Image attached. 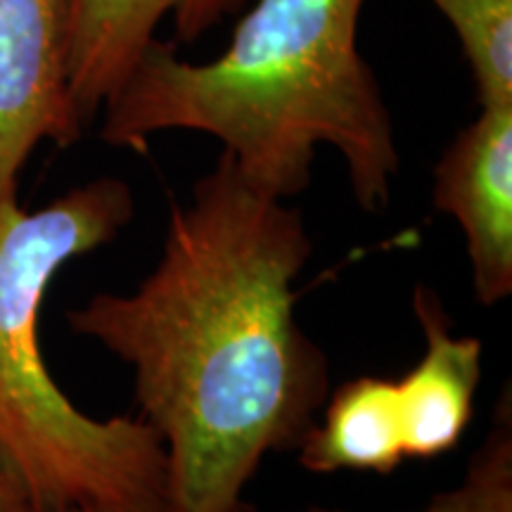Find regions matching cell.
I'll list each match as a JSON object with an SVG mask.
<instances>
[{
  "label": "cell",
  "instance_id": "6da1fadb",
  "mask_svg": "<svg viewBox=\"0 0 512 512\" xmlns=\"http://www.w3.org/2000/svg\"><path fill=\"white\" fill-rule=\"evenodd\" d=\"M313 254L302 211L249 183L228 152L174 207L133 292L67 313L133 370L162 437L169 512H259L242 494L268 453L292 451L330 396V361L294 313Z\"/></svg>",
  "mask_w": 512,
  "mask_h": 512
},
{
  "label": "cell",
  "instance_id": "7a4b0ae2",
  "mask_svg": "<svg viewBox=\"0 0 512 512\" xmlns=\"http://www.w3.org/2000/svg\"><path fill=\"white\" fill-rule=\"evenodd\" d=\"M363 3L259 0L209 62L183 60L176 43L155 38L100 110V138L145 155L155 133H204L278 200L309 188L318 147H335L358 207L380 214L401 157L356 43Z\"/></svg>",
  "mask_w": 512,
  "mask_h": 512
},
{
  "label": "cell",
  "instance_id": "3957f363",
  "mask_svg": "<svg viewBox=\"0 0 512 512\" xmlns=\"http://www.w3.org/2000/svg\"><path fill=\"white\" fill-rule=\"evenodd\" d=\"M128 183L102 176L46 207L0 209V456L48 512H169V463L155 427L81 413L50 375L38 316L53 278L131 223Z\"/></svg>",
  "mask_w": 512,
  "mask_h": 512
},
{
  "label": "cell",
  "instance_id": "277c9868",
  "mask_svg": "<svg viewBox=\"0 0 512 512\" xmlns=\"http://www.w3.org/2000/svg\"><path fill=\"white\" fill-rule=\"evenodd\" d=\"M86 124L69 86L67 0H0V209L41 143L69 147Z\"/></svg>",
  "mask_w": 512,
  "mask_h": 512
},
{
  "label": "cell",
  "instance_id": "5b68a950",
  "mask_svg": "<svg viewBox=\"0 0 512 512\" xmlns=\"http://www.w3.org/2000/svg\"><path fill=\"white\" fill-rule=\"evenodd\" d=\"M434 207L465 235L475 297L496 306L512 294V105L482 107L434 169Z\"/></svg>",
  "mask_w": 512,
  "mask_h": 512
},
{
  "label": "cell",
  "instance_id": "8992f818",
  "mask_svg": "<svg viewBox=\"0 0 512 512\" xmlns=\"http://www.w3.org/2000/svg\"><path fill=\"white\" fill-rule=\"evenodd\" d=\"M245 0H67L69 86L86 128L126 81L138 57L174 19L176 38L195 43Z\"/></svg>",
  "mask_w": 512,
  "mask_h": 512
},
{
  "label": "cell",
  "instance_id": "52a82bcc",
  "mask_svg": "<svg viewBox=\"0 0 512 512\" xmlns=\"http://www.w3.org/2000/svg\"><path fill=\"white\" fill-rule=\"evenodd\" d=\"M413 311L425 337V354L396 382V403L406 460H432L453 451L470 427L482 382V342L453 335L432 287H415Z\"/></svg>",
  "mask_w": 512,
  "mask_h": 512
},
{
  "label": "cell",
  "instance_id": "ba28073f",
  "mask_svg": "<svg viewBox=\"0 0 512 512\" xmlns=\"http://www.w3.org/2000/svg\"><path fill=\"white\" fill-rule=\"evenodd\" d=\"M299 463L316 475L339 470L392 475L403 460L396 382L363 375L328 396L323 420L297 446Z\"/></svg>",
  "mask_w": 512,
  "mask_h": 512
},
{
  "label": "cell",
  "instance_id": "9c48e42d",
  "mask_svg": "<svg viewBox=\"0 0 512 512\" xmlns=\"http://www.w3.org/2000/svg\"><path fill=\"white\" fill-rule=\"evenodd\" d=\"M451 22L479 107L512 105V0H432Z\"/></svg>",
  "mask_w": 512,
  "mask_h": 512
},
{
  "label": "cell",
  "instance_id": "30bf717a",
  "mask_svg": "<svg viewBox=\"0 0 512 512\" xmlns=\"http://www.w3.org/2000/svg\"><path fill=\"white\" fill-rule=\"evenodd\" d=\"M290 512L344 510L309 505ZM413 512H512V406L508 392L498 401L494 425L467 463L463 479Z\"/></svg>",
  "mask_w": 512,
  "mask_h": 512
},
{
  "label": "cell",
  "instance_id": "8fae6325",
  "mask_svg": "<svg viewBox=\"0 0 512 512\" xmlns=\"http://www.w3.org/2000/svg\"><path fill=\"white\" fill-rule=\"evenodd\" d=\"M0 512H48L0 456Z\"/></svg>",
  "mask_w": 512,
  "mask_h": 512
},
{
  "label": "cell",
  "instance_id": "7c38bea8",
  "mask_svg": "<svg viewBox=\"0 0 512 512\" xmlns=\"http://www.w3.org/2000/svg\"><path fill=\"white\" fill-rule=\"evenodd\" d=\"M62 512H98V510H86V508H67V510H62Z\"/></svg>",
  "mask_w": 512,
  "mask_h": 512
}]
</instances>
